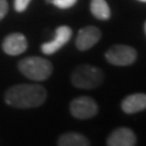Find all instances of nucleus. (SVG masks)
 Wrapping results in <instances>:
<instances>
[{
    "mask_svg": "<svg viewBox=\"0 0 146 146\" xmlns=\"http://www.w3.org/2000/svg\"><path fill=\"white\" fill-rule=\"evenodd\" d=\"M46 100V90L40 84H17L5 94V102L16 108L39 107Z\"/></svg>",
    "mask_w": 146,
    "mask_h": 146,
    "instance_id": "obj_1",
    "label": "nucleus"
},
{
    "mask_svg": "<svg viewBox=\"0 0 146 146\" xmlns=\"http://www.w3.org/2000/svg\"><path fill=\"white\" fill-rule=\"evenodd\" d=\"M18 70L31 80L43 82L48 79L52 73V65L46 58L31 56L18 62Z\"/></svg>",
    "mask_w": 146,
    "mask_h": 146,
    "instance_id": "obj_2",
    "label": "nucleus"
},
{
    "mask_svg": "<svg viewBox=\"0 0 146 146\" xmlns=\"http://www.w3.org/2000/svg\"><path fill=\"white\" fill-rule=\"evenodd\" d=\"M104 72L98 67L90 65H80L72 72L71 82L76 88L94 89L102 83Z\"/></svg>",
    "mask_w": 146,
    "mask_h": 146,
    "instance_id": "obj_3",
    "label": "nucleus"
},
{
    "mask_svg": "<svg viewBox=\"0 0 146 146\" xmlns=\"http://www.w3.org/2000/svg\"><path fill=\"white\" fill-rule=\"evenodd\" d=\"M105 57L113 66H130L135 62L138 52L131 46L124 44H117L107 50Z\"/></svg>",
    "mask_w": 146,
    "mask_h": 146,
    "instance_id": "obj_4",
    "label": "nucleus"
},
{
    "mask_svg": "<svg viewBox=\"0 0 146 146\" xmlns=\"http://www.w3.org/2000/svg\"><path fill=\"white\" fill-rule=\"evenodd\" d=\"M70 111L77 119H90L98 115L99 107L94 99L89 96H79L71 101Z\"/></svg>",
    "mask_w": 146,
    "mask_h": 146,
    "instance_id": "obj_5",
    "label": "nucleus"
},
{
    "mask_svg": "<svg viewBox=\"0 0 146 146\" xmlns=\"http://www.w3.org/2000/svg\"><path fill=\"white\" fill-rule=\"evenodd\" d=\"M72 36V29L68 26H60L55 31V36L52 40L48 43H44L42 45V51L46 55H52L57 52L62 46L70 42Z\"/></svg>",
    "mask_w": 146,
    "mask_h": 146,
    "instance_id": "obj_6",
    "label": "nucleus"
},
{
    "mask_svg": "<svg viewBox=\"0 0 146 146\" xmlns=\"http://www.w3.org/2000/svg\"><path fill=\"white\" fill-rule=\"evenodd\" d=\"M100 39H101V31L95 26H86L78 32L76 46L80 51H85L98 44Z\"/></svg>",
    "mask_w": 146,
    "mask_h": 146,
    "instance_id": "obj_7",
    "label": "nucleus"
},
{
    "mask_svg": "<svg viewBox=\"0 0 146 146\" xmlns=\"http://www.w3.org/2000/svg\"><path fill=\"white\" fill-rule=\"evenodd\" d=\"M27 46H28V43L22 33H11L3 42L4 52L10 56H17V55L23 54L27 50Z\"/></svg>",
    "mask_w": 146,
    "mask_h": 146,
    "instance_id": "obj_8",
    "label": "nucleus"
},
{
    "mask_svg": "<svg viewBox=\"0 0 146 146\" xmlns=\"http://www.w3.org/2000/svg\"><path fill=\"white\" fill-rule=\"evenodd\" d=\"M108 146H134L136 145V136L134 131L125 127L117 128L107 138Z\"/></svg>",
    "mask_w": 146,
    "mask_h": 146,
    "instance_id": "obj_9",
    "label": "nucleus"
},
{
    "mask_svg": "<svg viewBox=\"0 0 146 146\" xmlns=\"http://www.w3.org/2000/svg\"><path fill=\"white\" fill-rule=\"evenodd\" d=\"M123 112L131 115V113H138L146 110V94L136 93L127 96L121 104Z\"/></svg>",
    "mask_w": 146,
    "mask_h": 146,
    "instance_id": "obj_10",
    "label": "nucleus"
},
{
    "mask_svg": "<svg viewBox=\"0 0 146 146\" xmlns=\"http://www.w3.org/2000/svg\"><path fill=\"white\" fill-rule=\"evenodd\" d=\"M57 145L60 146H89L90 141L76 131H70V133H65L58 138Z\"/></svg>",
    "mask_w": 146,
    "mask_h": 146,
    "instance_id": "obj_11",
    "label": "nucleus"
},
{
    "mask_svg": "<svg viewBox=\"0 0 146 146\" xmlns=\"http://www.w3.org/2000/svg\"><path fill=\"white\" fill-rule=\"evenodd\" d=\"M90 11L98 20L106 21L111 17V10L106 0H91L90 1Z\"/></svg>",
    "mask_w": 146,
    "mask_h": 146,
    "instance_id": "obj_12",
    "label": "nucleus"
},
{
    "mask_svg": "<svg viewBox=\"0 0 146 146\" xmlns=\"http://www.w3.org/2000/svg\"><path fill=\"white\" fill-rule=\"evenodd\" d=\"M77 1L78 0H50V3L58 9H70L76 5Z\"/></svg>",
    "mask_w": 146,
    "mask_h": 146,
    "instance_id": "obj_13",
    "label": "nucleus"
},
{
    "mask_svg": "<svg viewBox=\"0 0 146 146\" xmlns=\"http://www.w3.org/2000/svg\"><path fill=\"white\" fill-rule=\"evenodd\" d=\"M31 1H32V0H15V3H13L15 10L17 12H23L28 7Z\"/></svg>",
    "mask_w": 146,
    "mask_h": 146,
    "instance_id": "obj_14",
    "label": "nucleus"
},
{
    "mask_svg": "<svg viewBox=\"0 0 146 146\" xmlns=\"http://www.w3.org/2000/svg\"><path fill=\"white\" fill-rule=\"evenodd\" d=\"M7 10H9L7 1H6V0H0V21H1L3 18L6 16Z\"/></svg>",
    "mask_w": 146,
    "mask_h": 146,
    "instance_id": "obj_15",
    "label": "nucleus"
},
{
    "mask_svg": "<svg viewBox=\"0 0 146 146\" xmlns=\"http://www.w3.org/2000/svg\"><path fill=\"white\" fill-rule=\"evenodd\" d=\"M139 1H141V3H146V0H139Z\"/></svg>",
    "mask_w": 146,
    "mask_h": 146,
    "instance_id": "obj_16",
    "label": "nucleus"
},
{
    "mask_svg": "<svg viewBox=\"0 0 146 146\" xmlns=\"http://www.w3.org/2000/svg\"><path fill=\"white\" fill-rule=\"evenodd\" d=\"M145 33H146V22H145Z\"/></svg>",
    "mask_w": 146,
    "mask_h": 146,
    "instance_id": "obj_17",
    "label": "nucleus"
}]
</instances>
